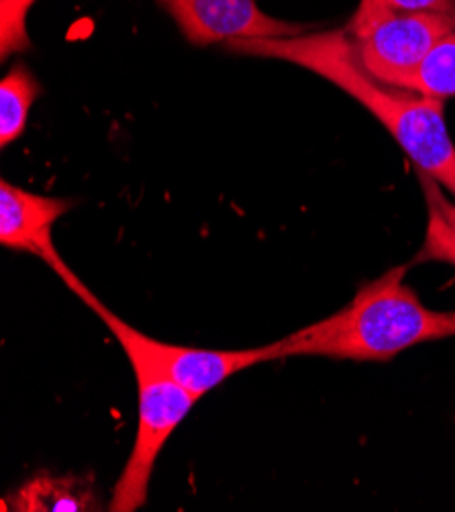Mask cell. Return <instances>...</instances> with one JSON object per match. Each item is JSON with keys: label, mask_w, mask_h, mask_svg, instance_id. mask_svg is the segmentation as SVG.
Returning a JSON list of instances; mask_svg holds the SVG:
<instances>
[{"label": "cell", "mask_w": 455, "mask_h": 512, "mask_svg": "<svg viewBox=\"0 0 455 512\" xmlns=\"http://www.w3.org/2000/svg\"><path fill=\"white\" fill-rule=\"evenodd\" d=\"M227 47L245 56L290 62L341 88L388 129L421 172L455 198V143L445 125L443 100L376 80L362 66L345 29L280 39H237Z\"/></svg>", "instance_id": "obj_1"}, {"label": "cell", "mask_w": 455, "mask_h": 512, "mask_svg": "<svg viewBox=\"0 0 455 512\" xmlns=\"http://www.w3.org/2000/svg\"><path fill=\"white\" fill-rule=\"evenodd\" d=\"M421 190L427 204V231L415 264H451L455 266V202L445 188L429 174L421 172Z\"/></svg>", "instance_id": "obj_9"}, {"label": "cell", "mask_w": 455, "mask_h": 512, "mask_svg": "<svg viewBox=\"0 0 455 512\" xmlns=\"http://www.w3.org/2000/svg\"><path fill=\"white\" fill-rule=\"evenodd\" d=\"M384 13H441L455 17V0H360L351 19H370Z\"/></svg>", "instance_id": "obj_13"}, {"label": "cell", "mask_w": 455, "mask_h": 512, "mask_svg": "<svg viewBox=\"0 0 455 512\" xmlns=\"http://www.w3.org/2000/svg\"><path fill=\"white\" fill-rule=\"evenodd\" d=\"M72 207V200L35 194L3 180L0 182V243L3 247L27 251L43 260L76 296H80V300L90 302L94 294L66 266L52 237L54 223Z\"/></svg>", "instance_id": "obj_6"}, {"label": "cell", "mask_w": 455, "mask_h": 512, "mask_svg": "<svg viewBox=\"0 0 455 512\" xmlns=\"http://www.w3.org/2000/svg\"><path fill=\"white\" fill-rule=\"evenodd\" d=\"M194 45L237 39H280L307 33V25L266 15L256 0H158Z\"/></svg>", "instance_id": "obj_7"}, {"label": "cell", "mask_w": 455, "mask_h": 512, "mask_svg": "<svg viewBox=\"0 0 455 512\" xmlns=\"http://www.w3.org/2000/svg\"><path fill=\"white\" fill-rule=\"evenodd\" d=\"M13 510L29 512H76L96 510V498L90 480L37 476L11 494Z\"/></svg>", "instance_id": "obj_8"}, {"label": "cell", "mask_w": 455, "mask_h": 512, "mask_svg": "<svg viewBox=\"0 0 455 512\" xmlns=\"http://www.w3.org/2000/svg\"><path fill=\"white\" fill-rule=\"evenodd\" d=\"M362 66L380 82L398 86L431 47L455 31V17L441 13H384L351 19L345 27Z\"/></svg>", "instance_id": "obj_5"}, {"label": "cell", "mask_w": 455, "mask_h": 512, "mask_svg": "<svg viewBox=\"0 0 455 512\" xmlns=\"http://www.w3.org/2000/svg\"><path fill=\"white\" fill-rule=\"evenodd\" d=\"M39 92V82L25 66H15L0 82V147H9L23 135Z\"/></svg>", "instance_id": "obj_11"}, {"label": "cell", "mask_w": 455, "mask_h": 512, "mask_svg": "<svg viewBox=\"0 0 455 512\" xmlns=\"http://www.w3.org/2000/svg\"><path fill=\"white\" fill-rule=\"evenodd\" d=\"M139 396V419L133 449L115 484L113 512H133L147 502V490L158 457L196 404V396L170 380L154 362L135 349H125Z\"/></svg>", "instance_id": "obj_3"}, {"label": "cell", "mask_w": 455, "mask_h": 512, "mask_svg": "<svg viewBox=\"0 0 455 512\" xmlns=\"http://www.w3.org/2000/svg\"><path fill=\"white\" fill-rule=\"evenodd\" d=\"M396 88L443 102L455 98V31L439 39L421 64L404 76Z\"/></svg>", "instance_id": "obj_10"}, {"label": "cell", "mask_w": 455, "mask_h": 512, "mask_svg": "<svg viewBox=\"0 0 455 512\" xmlns=\"http://www.w3.org/2000/svg\"><path fill=\"white\" fill-rule=\"evenodd\" d=\"M35 0H3V23H0V49L3 60L17 51H25L31 41L27 35V17Z\"/></svg>", "instance_id": "obj_12"}, {"label": "cell", "mask_w": 455, "mask_h": 512, "mask_svg": "<svg viewBox=\"0 0 455 512\" xmlns=\"http://www.w3.org/2000/svg\"><path fill=\"white\" fill-rule=\"evenodd\" d=\"M396 266L362 286L335 315L274 341L278 360L319 355L331 360L388 362L415 345L455 337V311H431Z\"/></svg>", "instance_id": "obj_2"}, {"label": "cell", "mask_w": 455, "mask_h": 512, "mask_svg": "<svg viewBox=\"0 0 455 512\" xmlns=\"http://www.w3.org/2000/svg\"><path fill=\"white\" fill-rule=\"evenodd\" d=\"M90 309L107 325V329L115 335V339L125 349H135L143 353L149 362H154L170 380L188 390L192 396L200 398L227 378L254 368L258 364L276 362L278 353L274 343L254 347V349H200V347H184L172 345L158 339H151L119 319L113 311L100 302L96 296L88 302Z\"/></svg>", "instance_id": "obj_4"}]
</instances>
